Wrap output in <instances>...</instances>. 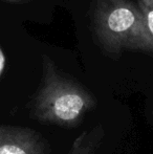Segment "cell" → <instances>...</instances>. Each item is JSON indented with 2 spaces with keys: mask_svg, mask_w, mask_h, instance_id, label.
Here are the masks:
<instances>
[{
  "mask_svg": "<svg viewBox=\"0 0 153 154\" xmlns=\"http://www.w3.org/2000/svg\"><path fill=\"white\" fill-rule=\"evenodd\" d=\"M137 6L143 15L144 25L153 54V0H137Z\"/></svg>",
  "mask_w": 153,
  "mask_h": 154,
  "instance_id": "5b68a950",
  "label": "cell"
},
{
  "mask_svg": "<svg viewBox=\"0 0 153 154\" xmlns=\"http://www.w3.org/2000/svg\"><path fill=\"white\" fill-rule=\"evenodd\" d=\"M44 136L29 127L0 124V154H48Z\"/></svg>",
  "mask_w": 153,
  "mask_h": 154,
  "instance_id": "3957f363",
  "label": "cell"
},
{
  "mask_svg": "<svg viewBox=\"0 0 153 154\" xmlns=\"http://www.w3.org/2000/svg\"><path fill=\"white\" fill-rule=\"evenodd\" d=\"M3 65H4V58H3V54L0 51V73L2 72V69H3Z\"/></svg>",
  "mask_w": 153,
  "mask_h": 154,
  "instance_id": "8992f818",
  "label": "cell"
},
{
  "mask_svg": "<svg viewBox=\"0 0 153 154\" xmlns=\"http://www.w3.org/2000/svg\"><path fill=\"white\" fill-rule=\"evenodd\" d=\"M6 2H12V3H23V2H27L29 0H3Z\"/></svg>",
  "mask_w": 153,
  "mask_h": 154,
  "instance_id": "52a82bcc",
  "label": "cell"
},
{
  "mask_svg": "<svg viewBox=\"0 0 153 154\" xmlns=\"http://www.w3.org/2000/svg\"><path fill=\"white\" fill-rule=\"evenodd\" d=\"M92 24L96 41L110 55H120L124 51L152 54L143 15L130 0H100Z\"/></svg>",
  "mask_w": 153,
  "mask_h": 154,
  "instance_id": "7a4b0ae2",
  "label": "cell"
},
{
  "mask_svg": "<svg viewBox=\"0 0 153 154\" xmlns=\"http://www.w3.org/2000/svg\"><path fill=\"white\" fill-rule=\"evenodd\" d=\"M105 130L102 125H96L83 130L78 135L66 154H96L102 145Z\"/></svg>",
  "mask_w": 153,
  "mask_h": 154,
  "instance_id": "277c9868",
  "label": "cell"
},
{
  "mask_svg": "<svg viewBox=\"0 0 153 154\" xmlns=\"http://www.w3.org/2000/svg\"><path fill=\"white\" fill-rule=\"evenodd\" d=\"M40 87L31 103V116L44 124L72 128L96 107L91 92L61 72L47 56L42 58Z\"/></svg>",
  "mask_w": 153,
  "mask_h": 154,
  "instance_id": "6da1fadb",
  "label": "cell"
}]
</instances>
